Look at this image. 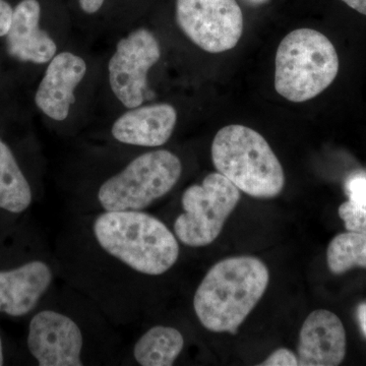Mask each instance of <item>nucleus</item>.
I'll return each instance as SVG.
<instances>
[{
    "instance_id": "1",
    "label": "nucleus",
    "mask_w": 366,
    "mask_h": 366,
    "mask_svg": "<svg viewBox=\"0 0 366 366\" xmlns=\"http://www.w3.org/2000/svg\"><path fill=\"white\" fill-rule=\"evenodd\" d=\"M269 282V269L257 257H233L217 262L194 293L197 319L213 333H237L262 300Z\"/></svg>"
},
{
    "instance_id": "2",
    "label": "nucleus",
    "mask_w": 366,
    "mask_h": 366,
    "mask_svg": "<svg viewBox=\"0 0 366 366\" xmlns=\"http://www.w3.org/2000/svg\"><path fill=\"white\" fill-rule=\"evenodd\" d=\"M93 233L103 250L137 273L159 276L179 257L174 233L142 211H104L94 222Z\"/></svg>"
},
{
    "instance_id": "3",
    "label": "nucleus",
    "mask_w": 366,
    "mask_h": 366,
    "mask_svg": "<svg viewBox=\"0 0 366 366\" xmlns=\"http://www.w3.org/2000/svg\"><path fill=\"white\" fill-rule=\"evenodd\" d=\"M211 153L217 171L250 197L272 199L285 187L278 157L266 139L249 127H223L214 137Z\"/></svg>"
},
{
    "instance_id": "4",
    "label": "nucleus",
    "mask_w": 366,
    "mask_h": 366,
    "mask_svg": "<svg viewBox=\"0 0 366 366\" xmlns=\"http://www.w3.org/2000/svg\"><path fill=\"white\" fill-rule=\"evenodd\" d=\"M338 71V53L329 38L312 29H297L277 49L274 89L290 102H305L329 88Z\"/></svg>"
},
{
    "instance_id": "5",
    "label": "nucleus",
    "mask_w": 366,
    "mask_h": 366,
    "mask_svg": "<svg viewBox=\"0 0 366 366\" xmlns=\"http://www.w3.org/2000/svg\"><path fill=\"white\" fill-rule=\"evenodd\" d=\"M182 172V161L175 154L148 152L101 185L99 204L104 211H142L171 192Z\"/></svg>"
},
{
    "instance_id": "6",
    "label": "nucleus",
    "mask_w": 366,
    "mask_h": 366,
    "mask_svg": "<svg viewBox=\"0 0 366 366\" xmlns=\"http://www.w3.org/2000/svg\"><path fill=\"white\" fill-rule=\"evenodd\" d=\"M240 199V190L221 173H209L201 184L183 192V213L174 222V234L189 247L215 242Z\"/></svg>"
},
{
    "instance_id": "7",
    "label": "nucleus",
    "mask_w": 366,
    "mask_h": 366,
    "mask_svg": "<svg viewBox=\"0 0 366 366\" xmlns=\"http://www.w3.org/2000/svg\"><path fill=\"white\" fill-rule=\"evenodd\" d=\"M177 21L192 43L209 53L233 49L243 33L236 0H177Z\"/></svg>"
},
{
    "instance_id": "8",
    "label": "nucleus",
    "mask_w": 366,
    "mask_h": 366,
    "mask_svg": "<svg viewBox=\"0 0 366 366\" xmlns=\"http://www.w3.org/2000/svg\"><path fill=\"white\" fill-rule=\"evenodd\" d=\"M160 56L158 40L147 29H139L118 42L108 71L113 93L125 107H139L144 102L148 72Z\"/></svg>"
},
{
    "instance_id": "9",
    "label": "nucleus",
    "mask_w": 366,
    "mask_h": 366,
    "mask_svg": "<svg viewBox=\"0 0 366 366\" xmlns=\"http://www.w3.org/2000/svg\"><path fill=\"white\" fill-rule=\"evenodd\" d=\"M28 347L41 366L83 365V335L74 320L54 310L35 315L29 326Z\"/></svg>"
},
{
    "instance_id": "10",
    "label": "nucleus",
    "mask_w": 366,
    "mask_h": 366,
    "mask_svg": "<svg viewBox=\"0 0 366 366\" xmlns=\"http://www.w3.org/2000/svg\"><path fill=\"white\" fill-rule=\"evenodd\" d=\"M298 365L336 366L346 354V332L338 315L326 310L308 315L300 329Z\"/></svg>"
},
{
    "instance_id": "11",
    "label": "nucleus",
    "mask_w": 366,
    "mask_h": 366,
    "mask_svg": "<svg viewBox=\"0 0 366 366\" xmlns=\"http://www.w3.org/2000/svg\"><path fill=\"white\" fill-rule=\"evenodd\" d=\"M86 72V64L81 57L71 52L59 53L46 69L36 93V105L53 120L66 119L76 101L74 89L83 81Z\"/></svg>"
},
{
    "instance_id": "12",
    "label": "nucleus",
    "mask_w": 366,
    "mask_h": 366,
    "mask_svg": "<svg viewBox=\"0 0 366 366\" xmlns=\"http://www.w3.org/2000/svg\"><path fill=\"white\" fill-rule=\"evenodd\" d=\"M53 273L42 261L0 271V312L23 317L32 312L51 285Z\"/></svg>"
},
{
    "instance_id": "13",
    "label": "nucleus",
    "mask_w": 366,
    "mask_h": 366,
    "mask_svg": "<svg viewBox=\"0 0 366 366\" xmlns=\"http://www.w3.org/2000/svg\"><path fill=\"white\" fill-rule=\"evenodd\" d=\"M177 122L173 106L161 103L132 108L112 127V136L122 144L132 146H163L172 136Z\"/></svg>"
},
{
    "instance_id": "14",
    "label": "nucleus",
    "mask_w": 366,
    "mask_h": 366,
    "mask_svg": "<svg viewBox=\"0 0 366 366\" xmlns=\"http://www.w3.org/2000/svg\"><path fill=\"white\" fill-rule=\"evenodd\" d=\"M41 6L37 0H23L14 9L6 34L7 50L21 61L46 64L56 53L57 46L49 34L39 26Z\"/></svg>"
},
{
    "instance_id": "15",
    "label": "nucleus",
    "mask_w": 366,
    "mask_h": 366,
    "mask_svg": "<svg viewBox=\"0 0 366 366\" xmlns=\"http://www.w3.org/2000/svg\"><path fill=\"white\" fill-rule=\"evenodd\" d=\"M184 347V338L172 327H151L137 341L134 357L142 366L173 365Z\"/></svg>"
},
{
    "instance_id": "16",
    "label": "nucleus",
    "mask_w": 366,
    "mask_h": 366,
    "mask_svg": "<svg viewBox=\"0 0 366 366\" xmlns=\"http://www.w3.org/2000/svg\"><path fill=\"white\" fill-rule=\"evenodd\" d=\"M32 203V190L11 149L0 139V209L25 212Z\"/></svg>"
},
{
    "instance_id": "17",
    "label": "nucleus",
    "mask_w": 366,
    "mask_h": 366,
    "mask_svg": "<svg viewBox=\"0 0 366 366\" xmlns=\"http://www.w3.org/2000/svg\"><path fill=\"white\" fill-rule=\"evenodd\" d=\"M327 262L335 274L355 267L366 269V234L348 231L337 235L327 247Z\"/></svg>"
},
{
    "instance_id": "18",
    "label": "nucleus",
    "mask_w": 366,
    "mask_h": 366,
    "mask_svg": "<svg viewBox=\"0 0 366 366\" xmlns=\"http://www.w3.org/2000/svg\"><path fill=\"white\" fill-rule=\"evenodd\" d=\"M339 216L345 223L347 231L366 234V206L345 202L339 208Z\"/></svg>"
},
{
    "instance_id": "19",
    "label": "nucleus",
    "mask_w": 366,
    "mask_h": 366,
    "mask_svg": "<svg viewBox=\"0 0 366 366\" xmlns=\"http://www.w3.org/2000/svg\"><path fill=\"white\" fill-rule=\"evenodd\" d=\"M349 201L366 206V174L357 173L348 178L345 185Z\"/></svg>"
},
{
    "instance_id": "20",
    "label": "nucleus",
    "mask_w": 366,
    "mask_h": 366,
    "mask_svg": "<svg viewBox=\"0 0 366 366\" xmlns=\"http://www.w3.org/2000/svg\"><path fill=\"white\" fill-rule=\"evenodd\" d=\"M262 366H293L298 365V357L287 348H279L267 358Z\"/></svg>"
},
{
    "instance_id": "21",
    "label": "nucleus",
    "mask_w": 366,
    "mask_h": 366,
    "mask_svg": "<svg viewBox=\"0 0 366 366\" xmlns=\"http://www.w3.org/2000/svg\"><path fill=\"white\" fill-rule=\"evenodd\" d=\"M14 9L6 0H0V37L6 36L11 28Z\"/></svg>"
},
{
    "instance_id": "22",
    "label": "nucleus",
    "mask_w": 366,
    "mask_h": 366,
    "mask_svg": "<svg viewBox=\"0 0 366 366\" xmlns=\"http://www.w3.org/2000/svg\"><path fill=\"white\" fill-rule=\"evenodd\" d=\"M79 6L86 14L97 13L104 4V0H79Z\"/></svg>"
},
{
    "instance_id": "23",
    "label": "nucleus",
    "mask_w": 366,
    "mask_h": 366,
    "mask_svg": "<svg viewBox=\"0 0 366 366\" xmlns=\"http://www.w3.org/2000/svg\"><path fill=\"white\" fill-rule=\"evenodd\" d=\"M347 6L366 16V0H342Z\"/></svg>"
},
{
    "instance_id": "24",
    "label": "nucleus",
    "mask_w": 366,
    "mask_h": 366,
    "mask_svg": "<svg viewBox=\"0 0 366 366\" xmlns=\"http://www.w3.org/2000/svg\"><path fill=\"white\" fill-rule=\"evenodd\" d=\"M357 317L360 322L361 331L366 338V302L360 303L357 308Z\"/></svg>"
},
{
    "instance_id": "25",
    "label": "nucleus",
    "mask_w": 366,
    "mask_h": 366,
    "mask_svg": "<svg viewBox=\"0 0 366 366\" xmlns=\"http://www.w3.org/2000/svg\"><path fill=\"white\" fill-rule=\"evenodd\" d=\"M247 4H249V6H262V4H266L269 0H244Z\"/></svg>"
},
{
    "instance_id": "26",
    "label": "nucleus",
    "mask_w": 366,
    "mask_h": 366,
    "mask_svg": "<svg viewBox=\"0 0 366 366\" xmlns=\"http://www.w3.org/2000/svg\"><path fill=\"white\" fill-rule=\"evenodd\" d=\"M4 346H2L1 338H0V365H4Z\"/></svg>"
}]
</instances>
